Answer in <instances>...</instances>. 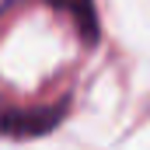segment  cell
<instances>
[{"instance_id": "cell-2", "label": "cell", "mask_w": 150, "mask_h": 150, "mask_svg": "<svg viewBox=\"0 0 150 150\" xmlns=\"http://www.w3.org/2000/svg\"><path fill=\"white\" fill-rule=\"evenodd\" d=\"M49 7H59L63 14H70V21L77 25V35L84 45H94L98 42V11H94V0H45Z\"/></svg>"}, {"instance_id": "cell-1", "label": "cell", "mask_w": 150, "mask_h": 150, "mask_svg": "<svg viewBox=\"0 0 150 150\" xmlns=\"http://www.w3.org/2000/svg\"><path fill=\"white\" fill-rule=\"evenodd\" d=\"M70 101H59V105H38V108H11V105H0V133L4 136H14V140H35L52 133L63 115H67Z\"/></svg>"}]
</instances>
